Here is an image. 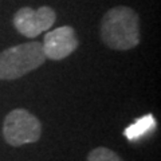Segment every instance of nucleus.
<instances>
[{
    "label": "nucleus",
    "mask_w": 161,
    "mask_h": 161,
    "mask_svg": "<svg viewBox=\"0 0 161 161\" xmlns=\"http://www.w3.org/2000/svg\"><path fill=\"white\" fill-rule=\"evenodd\" d=\"M101 38L113 50H130L140 43V20L133 8L118 6L105 14Z\"/></svg>",
    "instance_id": "obj_1"
},
{
    "label": "nucleus",
    "mask_w": 161,
    "mask_h": 161,
    "mask_svg": "<svg viewBox=\"0 0 161 161\" xmlns=\"http://www.w3.org/2000/svg\"><path fill=\"white\" fill-rule=\"evenodd\" d=\"M46 60L42 43L28 42L0 54V80H12L40 67Z\"/></svg>",
    "instance_id": "obj_2"
},
{
    "label": "nucleus",
    "mask_w": 161,
    "mask_h": 161,
    "mask_svg": "<svg viewBox=\"0 0 161 161\" xmlns=\"http://www.w3.org/2000/svg\"><path fill=\"white\" fill-rule=\"evenodd\" d=\"M42 134L40 121L26 109H15L7 114L3 122V136L12 147L36 142Z\"/></svg>",
    "instance_id": "obj_3"
},
{
    "label": "nucleus",
    "mask_w": 161,
    "mask_h": 161,
    "mask_svg": "<svg viewBox=\"0 0 161 161\" xmlns=\"http://www.w3.org/2000/svg\"><path fill=\"white\" fill-rule=\"evenodd\" d=\"M57 20V14L51 7L43 6L38 9L23 7L14 16V26L23 36L36 38L48 31Z\"/></svg>",
    "instance_id": "obj_4"
},
{
    "label": "nucleus",
    "mask_w": 161,
    "mask_h": 161,
    "mask_svg": "<svg viewBox=\"0 0 161 161\" xmlns=\"http://www.w3.org/2000/svg\"><path fill=\"white\" fill-rule=\"evenodd\" d=\"M79 46L75 30L70 26H62L44 35L42 48L46 58L60 60L73 54Z\"/></svg>",
    "instance_id": "obj_5"
},
{
    "label": "nucleus",
    "mask_w": 161,
    "mask_h": 161,
    "mask_svg": "<svg viewBox=\"0 0 161 161\" xmlns=\"http://www.w3.org/2000/svg\"><path fill=\"white\" fill-rule=\"evenodd\" d=\"M87 161H124L119 156L108 148L99 147L93 149L87 156Z\"/></svg>",
    "instance_id": "obj_6"
}]
</instances>
